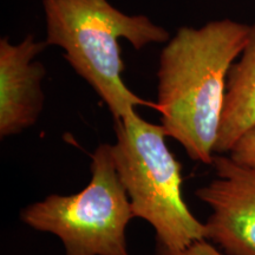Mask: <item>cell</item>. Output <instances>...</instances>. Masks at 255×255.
Returning <instances> with one entry per match:
<instances>
[{
    "label": "cell",
    "mask_w": 255,
    "mask_h": 255,
    "mask_svg": "<svg viewBox=\"0 0 255 255\" xmlns=\"http://www.w3.org/2000/svg\"><path fill=\"white\" fill-rule=\"evenodd\" d=\"M212 165L216 178L195 193L210 208L207 240L226 255H255V168L226 155Z\"/></svg>",
    "instance_id": "5"
},
{
    "label": "cell",
    "mask_w": 255,
    "mask_h": 255,
    "mask_svg": "<svg viewBox=\"0 0 255 255\" xmlns=\"http://www.w3.org/2000/svg\"><path fill=\"white\" fill-rule=\"evenodd\" d=\"M229 157L245 167L255 168V127L245 133L233 146Z\"/></svg>",
    "instance_id": "8"
},
{
    "label": "cell",
    "mask_w": 255,
    "mask_h": 255,
    "mask_svg": "<svg viewBox=\"0 0 255 255\" xmlns=\"http://www.w3.org/2000/svg\"><path fill=\"white\" fill-rule=\"evenodd\" d=\"M91 180L72 195H52L24 208L28 227L51 233L66 255H130L127 227L135 218L126 188L117 174L111 144L91 155Z\"/></svg>",
    "instance_id": "4"
},
{
    "label": "cell",
    "mask_w": 255,
    "mask_h": 255,
    "mask_svg": "<svg viewBox=\"0 0 255 255\" xmlns=\"http://www.w3.org/2000/svg\"><path fill=\"white\" fill-rule=\"evenodd\" d=\"M111 144L117 174L135 218L154 228L156 250L183 251L207 240V228L191 214L182 196V167L165 142L164 128L136 110L115 120Z\"/></svg>",
    "instance_id": "3"
},
{
    "label": "cell",
    "mask_w": 255,
    "mask_h": 255,
    "mask_svg": "<svg viewBox=\"0 0 255 255\" xmlns=\"http://www.w3.org/2000/svg\"><path fill=\"white\" fill-rule=\"evenodd\" d=\"M255 127V33L227 79L215 155L231 152L237 142Z\"/></svg>",
    "instance_id": "7"
},
{
    "label": "cell",
    "mask_w": 255,
    "mask_h": 255,
    "mask_svg": "<svg viewBox=\"0 0 255 255\" xmlns=\"http://www.w3.org/2000/svg\"><path fill=\"white\" fill-rule=\"evenodd\" d=\"M47 45L28 34L18 44L0 40V137L18 135L34 126L44 108L41 82L45 66L37 59Z\"/></svg>",
    "instance_id": "6"
},
{
    "label": "cell",
    "mask_w": 255,
    "mask_h": 255,
    "mask_svg": "<svg viewBox=\"0 0 255 255\" xmlns=\"http://www.w3.org/2000/svg\"><path fill=\"white\" fill-rule=\"evenodd\" d=\"M156 253H157V255H226L208 240L195 242V244L191 245L190 247L183 251L169 252L163 250H156Z\"/></svg>",
    "instance_id": "9"
},
{
    "label": "cell",
    "mask_w": 255,
    "mask_h": 255,
    "mask_svg": "<svg viewBox=\"0 0 255 255\" xmlns=\"http://www.w3.org/2000/svg\"><path fill=\"white\" fill-rule=\"evenodd\" d=\"M255 24L231 19L180 27L159 57L157 103L162 127L193 161L212 164L227 79Z\"/></svg>",
    "instance_id": "1"
},
{
    "label": "cell",
    "mask_w": 255,
    "mask_h": 255,
    "mask_svg": "<svg viewBox=\"0 0 255 255\" xmlns=\"http://www.w3.org/2000/svg\"><path fill=\"white\" fill-rule=\"evenodd\" d=\"M46 43L64 50V58L94 89L115 120L126 117L137 107L158 111L157 103L144 101L124 84V63L119 40L133 49L165 43L169 32L146 15H129L108 0H43Z\"/></svg>",
    "instance_id": "2"
}]
</instances>
